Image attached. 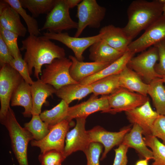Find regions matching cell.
I'll list each match as a JSON object with an SVG mask.
<instances>
[{
    "mask_svg": "<svg viewBox=\"0 0 165 165\" xmlns=\"http://www.w3.org/2000/svg\"><path fill=\"white\" fill-rule=\"evenodd\" d=\"M120 87L147 96L149 84L145 83L134 71L127 66L119 74Z\"/></svg>",
    "mask_w": 165,
    "mask_h": 165,
    "instance_id": "cb8c5ba5",
    "label": "cell"
},
{
    "mask_svg": "<svg viewBox=\"0 0 165 165\" xmlns=\"http://www.w3.org/2000/svg\"><path fill=\"white\" fill-rule=\"evenodd\" d=\"M86 118H76L75 126L67 133L63 153L66 158L72 153L78 151H81L84 152L91 143L87 131L85 129Z\"/></svg>",
    "mask_w": 165,
    "mask_h": 165,
    "instance_id": "4fadbf2b",
    "label": "cell"
},
{
    "mask_svg": "<svg viewBox=\"0 0 165 165\" xmlns=\"http://www.w3.org/2000/svg\"><path fill=\"white\" fill-rule=\"evenodd\" d=\"M143 138L153 153L154 161L151 165H165V145L152 135L145 136Z\"/></svg>",
    "mask_w": 165,
    "mask_h": 165,
    "instance_id": "d6a6232c",
    "label": "cell"
},
{
    "mask_svg": "<svg viewBox=\"0 0 165 165\" xmlns=\"http://www.w3.org/2000/svg\"><path fill=\"white\" fill-rule=\"evenodd\" d=\"M134 54L133 53L127 50L119 59L97 73L83 79L79 83L82 84H90L101 78L119 74L127 66L129 61Z\"/></svg>",
    "mask_w": 165,
    "mask_h": 165,
    "instance_id": "44dd1931",
    "label": "cell"
},
{
    "mask_svg": "<svg viewBox=\"0 0 165 165\" xmlns=\"http://www.w3.org/2000/svg\"><path fill=\"white\" fill-rule=\"evenodd\" d=\"M0 122L8 131L12 150L19 165H29L27 149L29 142L34 140L32 135L21 126L10 107L6 117Z\"/></svg>",
    "mask_w": 165,
    "mask_h": 165,
    "instance_id": "3957f363",
    "label": "cell"
},
{
    "mask_svg": "<svg viewBox=\"0 0 165 165\" xmlns=\"http://www.w3.org/2000/svg\"><path fill=\"white\" fill-rule=\"evenodd\" d=\"M93 94L109 95L120 87L119 74L109 76L98 80L90 84Z\"/></svg>",
    "mask_w": 165,
    "mask_h": 165,
    "instance_id": "83f0119b",
    "label": "cell"
},
{
    "mask_svg": "<svg viewBox=\"0 0 165 165\" xmlns=\"http://www.w3.org/2000/svg\"><path fill=\"white\" fill-rule=\"evenodd\" d=\"M108 95H102L98 98L93 95L87 101L79 104L69 107L66 119L71 122L74 119L87 118L89 115L96 112L110 113Z\"/></svg>",
    "mask_w": 165,
    "mask_h": 165,
    "instance_id": "5bb4252c",
    "label": "cell"
},
{
    "mask_svg": "<svg viewBox=\"0 0 165 165\" xmlns=\"http://www.w3.org/2000/svg\"><path fill=\"white\" fill-rule=\"evenodd\" d=\"M32 135L34 140L39 141L49 133L50 128L41 119L39 115H32L31 120L25 123L24 127Z\"/></svg>",
    "mask_w": 165,
    "mask_h": 165,
    "instance_id": "1f68e13d",
    "label": "cell"
},
{
    "mask_svg": "<svg viewBox=\"0 0 165 165\" xmlns=\"http://www.w3.org/2000/svg\"><path fill=\"white\" fill-rule=\"evenodd\" d=\"M148 161L146 159L138 160L136 163V165H148Z\"/></svg>",
    "mask_w": 165,
    "mask_h": 165,
    "instance_id": "7bdbcfd3",
    "label": "cell"
},
{
    "mask_svg": "<svg viewBox=\"0 0 165 165\" xmlns=\"http://www.w3.org/2000/svg\"><path fill=\"white\" fill-rule=\"evenodd\" d=\"M102 148L100 143H90L88 149L84 152L87 159L86 165H100L99 158Z\"/></svg>",
    "mask_w": 165,
    "mask_h": 165,
    "instance_id": "d590c367",
    "label": "cell"
},
{
    "mask_svg": "<svg viewBox=\"0 0 165 165\" xmlns=\"http://www.w3.org/2000/svg\"><path fill=\"white\" fill-rule=\"evenodd\" d=\"M162 78L155 79L149 84L148 94L152 99L156 112L165 116V86Z\"/></svg>",
    "mask_w": 165,
    "mask_h": 165,
    "instance_id": "4316f807",
    "label": "cell"
},
{
    "mask_svg": "<svg viewBox=\"0 0 165 165\" xmlns=\"http://www.w3.org/2000/svg\"><path fill=\"white\" fill-rule=\"evenodd\" d=\"M43 36L63 44L73 51L75 57L78 61H82L84 59V52L94 43L101 40V34L99 33L91 36L77 37L71 36L67 32L56 33L47 32L43 33Z\"/></svg>",
    "mask_w": 165,
    "mask_h": 165,
    "instance_id": "7c38bea8",
    "label": "cell"
},
{
    "mask_svg": "<svg viewBox=\"0 0 165 165\" xmlns=\"http://www.w3.org/2000/svg\"><path fill=\"white\" fill-rule=\"evenodd\" d=\"M82 1V0H65L69 9L73 8L76 6H77Z\"/></svg>",
    "mask_w": 165,
    "mask_h": 165,
    "instance_id": "b9f144b4",
    "label": "cell"
},
{
    "mask_svg": "<svg viewBox=\"0 0 165 165\" xmlns=\"http://www.w3.org/2000/svg\"><path fill=\"white\" fill-rule=\"evenodd\" d=\"M19 73L24 80L30 85L33 81L30 77L27 63L22 57L14 58L9 64Z\"/></svg>",
    "mask_w": 165,
    "mask_h": 165,
    "instance_id": "8d00e7d4",
    "label": "cell"
},
{
    "mask_svg": "<svg viewBox=\"0 0 165 165\" xmlns=\"http://www.w3.org/2000/svg\"><path fill=\"white\" fill-rule=\"evenodd\" d=\"M129 148L127 145L121 143L117 148L114 149L115 156L112 165H127V153Z\"/></svg>",
    "mask_w": 165,
    "mask_h": 165,
    "instance_id": "ab89813d",
    "label": "cell"
},
{
    "mask_svg": "<svg viewBox=\"0 0 165 165\" xmlns=\"http://www.w3.org/2000/svg\"><path fill=\"white\" fill-rule=\"evenodd\" d=\"M92 93L90 84L77 83L63 86L57 90L55 94L69 105L73 101L80 100Z\"/></svg>",
    "mask_w": 165,
    "mask_h": 165,
    "instance_id": "484cf974",
    "label": "cell"
},
{
    "mask_svg": "<svg viewBox=\"0 0 165 165\" xmlns=\"http://www.w3.org/2000/svg\"><path fill=\"white\" fill-rule=\"evenodd\" d=\"M163 4L159 0L132 1L127 10L128 21L122 30L131 41L163 15Z\"/></svg>",
    "mask_w": 165,
    "mask_h": 165,
    "instance_id": "7a4b0ae2",
    "label": "cell"
},
{
    "mask_svg": "<svg viewBox=\"0 0 165 165\" xmlns=\"http://www.w3.org/2000/svg\"><path fill=\"white\" fill-rule=\"evenodd\" d=\"M22 7L27 9L32 16L36 17L48 13L52 9L56 0H20Z\"/></svg>",
    "mask_w": 165,
    "mask_h": 165,
    "instance_id": "f546056e",
    "label": "cell"
},
{
    "mask_svg": "<svg viewBox=\"0 0 165 165\" xmlns=\"http://www.w3.org/2000/svg\"><path fill=\"white\" fill-rule=\"evenodd\" d=\"M127 118L133 124L138 125L142 129L145 136L151 135L154 123L159 114L152 108L149 101L132 110L125 112Z\"/></svg>",
    "mask_w": 165,
    "mask_h": 165,
    "instance_id": "2e32d148",
    "label": "cell"
},
{
    "mask_svg": "<svg viewBox=\"0 0 165 165\" xmlns=\"http://www.w3.org/2000/svg\"><path fill=\"white\" fill-rule=\"evenodd\" d=\"M89 58L92 62L111 64L121 57L125 52L112 47L101 39L89 49Z\"/></svg>",
    "mask_w": 165,
    "mask_h": 165,
    "instance_id": "ffe728a7",
    "label": "cell"
},
{
    "mask_svg": "<svg viewBox=\"0 0 165 165\" xmlns=\"http://www.w3.org/2000/svg\"><path fill=\"white\" fill-rule=\"evenodd\" d=\"M69 9L65 0H56L53 7L47 14L45 22L40 30L59 33L64 30L77 29L78 23L71 18Z\"/></svg>",
    "mask_w": 165,
    "mask_h": 165,
    "instance_id": "ba28073f",
    "label": "cell"
},
{
    "mask_svg": "<svg viewBox=\"0 0 165 165\" xmlns=\"http://www.w3.org/2000/svg\"><path fill=\"white\" fill-rule=\"evenodd\" d=\"M70 122L64 120L53 126L48 134L42 139L39 141L32 140L31 142V145L38 147L41 153L53 150L63 154L64 141L70 127Z\"/></svg>",
    "mask_w": 165,
    "mask_h": 165,
    "instance_id": "8fae6325",
    "label": "cell"
},
{
    "mask_svg": "<svg viewBox=\"0 0 165 165\" xmlns=\"http://www.w3.org/2000/svg\"><path fill=\"white\" fill-rule=\"evenodd\" d=\"M162 78L163 83H165V75L163 76Z\"/></svg>",
    "mask_w": 165,
    "mask_h": 165,
    "instance_id": "f6af8a7d",
    "label": "cell"
},
{
    "mask_svg": "<svg viewBox=\"0 0 165 165\" xmlns=\"http://www.w3.org/2000/svg\"><path fill=\"white\" fill-rule=\"evenodd\" d=\"M61 165V164H60V165Z\"/></svg>",
    "mask_w": 165,
    "mask_h": 165,
    "instance_id": "bcb514c9",
    "label": "cell"
},
{
    "mask_svg": "<svg viewBox=\"0 0 165 165\" xmlns=\"http://www.w3.org/2000/svg\"><path fill=\"white\" fill-rule=\"evenodd\" d=\"M68 58L72 62L69 70L70 74L73 79L79 83L85 78L97 73L110 64L95 62L80 61L71 55L69 56Z\"/></svg>",
    "mask_w": 165,
    "mask_h": 165,
    "instance_id": "d6986e66",
    "label": "cell"
},
{
    "mask_svg": "<svg viewBox=\"0 0 165 165\" xmlns=\"http://www.w3.org/2000/svg\"><path fill=\"white\" fill-rule=\"evenodd\" d=\"M78 27L74 37H79L87 27L98 28L104 18L106 9L96 0H83L77 6Z\"/></svg>",
    "mask_w": 165,
    "mask_h": 165,
    "instance_id": "277c9868",
    "label": "cell"
},
{
    "mask_svg": "<svg viewBox=\"0 0 165 165\" xmlns=\"http://www.w3.org/2000/svg\"><path fill=\"white\" fill-rule=\"evenodd\" d=\"M99 33L101 34V40L108 45L119 51L125 52L132 41L126 36L122 28L112 25L104 26Z\"/></svg>",
    "mask_w": 165,
    "mask_h": 165,
    "instance_id": "ac0fdd59",
    "label": "cell"
},
{
    "mask_svg": "<svg viewBox=\"0 0 165 165\" xmlns=\"http://www.w3.org/2000/svg\"><path fill=\"white\" fill-rule=\"evenodd\" d=\"M65 159L62 153L53 150L41 153L38 157L41 165L61 164Z\"/></svg>",
    "mask_w": 165,
    "mask_h": 165,
    "instance_id": "e575fe53",
    "label": "cell"
},
{
    "mask_svg": "<svg viewBox=\"0 0 165 165\" xmlns=\"http://www.w3.org/2000/svg\"><path fill=\"white\" fill-rule=\"evenodd\" d=\"M14 58L7 46L0 36V65L1 67L6 64H10Z\"/></svg>",
    "mask_w": 165,
    "mask_h": 165,
    "instance_id": "60d3db41",
    "label": "cell"
},
{
    "mask_svg": "<svg viewBox=\"0 0 165 165\" xmlns=\"http://www.w3.org/2000/svg\"><path fill=\"white\" fill-rule=\"evenodd\" d=\"M72 64L69 58L55 59L51 64L45 65L40 79L57 90L69 84L79 83L73 79L70 74Z\"/></svg>",
    "mask_w": 165,
    "mask_h": 165,
    "instance_id": "8992f818",
    "label": "cell"
},
{
    "mask_svg": "<svg viewBox=\"0 0 165 165\" xmlns=\"http://www.w3.org/2000/svg\"><path fill=\"white\" fill-rule=\"evenodd\" d=\"M0 36L14 58L22 57L18 46L17 40L19 36L17 34L0 26Z\"/></svg>",
    "mask_w": 165,
    "mask_h": 165,
    "instance_id": "836d02e7",
    "label": "cell"
},
{
    "mask_svg": "<svg viewBox=\"0 0 165 165\" xmlns=\"http://www.w3.org/2000/svg\"><path fill=\"white\" fill-rule=\"evenodd\" d=\"M163 41H165V16L163 15L145 29L140 37L130 42L127 50L135 54Z\"/></svg>",
    "mask_w": 165,
    "mask_h": 165,
    "instance_id": "30bf717a",
    "label": "cell"
},
{
    "mask_svg": "<svg viewBox=\"0 0 165 165\" xmlns=\"http://www.w3.org/2000/svg\"><path fill=\"white\" fill-rule=\"evenodd\" d=\"M20 15L4 0L0 1V26L19 36H25L27 30L21 22Z\"/></svg>",
    "mask_w": 165,
    "mask_h": 165,
    "instance_id": "e0dca14e",
    "label": "cell"
},
{
    "mask_svg": "<svg viewBox=\"0 0 165 165\" xmlns=\"http://www.w3.org/2000/svg\"><path fill=\"white\" fill-rule=\"evenodd\" d=\"M151 135L162 140L165 145V116H158L155 121L151 130Z\"/></svg>",
    "mask_w": 165,
    "mask_h": 165,
    "instance_id": "74e56055",
    "label": "cell"
},
{
    "mask_svg": "<svg viewBox=\"0 0 165 165\" xmlns=\"http://www.w3.org/2000/svg\"><path fill=\"white\" fill-rule=\"evenodd\" d=\"M31 90L32 100V115H39L42 105L46 102L47 98L55 94L57 90L39 79L31 85Z\"/></svg>",
    "mask_w": 165,
    "mask_h": 165,
    "instance_id": "7402d4cb",
    "label": "cell"
},
{
    "mask_svg": "<svg viewBox=\"0 0 165 165\" xmlns=\"http://www.w3.org/2000/svg\"><path fill=\"white\" fill-rule=\"evenodd\" d=\"M163 15L165 16V3L163 5Z\"/></svg>",
    "mask_w": 165,
    "mask_h": 165,
    "instance_id": "ee69618b",
    "label": "cell"
},
{
    "mask_svg": "<svg viewBox=\"0 0 165 165\" xmlns=\"http://www.w3.org/2000/svg\"><path fill=\"white\" fill-rule=\"evenodd\" d=\"M9 4L22 17L28 28L29 35L38 36L41 35L38 22L34 17L28 14L20 3V0H4Z\"/></svg>",
    "mask_w": 165,
    "mask_h": 165,
    "instance_id": "4dcf8cb0",
    "label": "cell"
},
{
    "mask_svg": "<svg viewBox=\"0 0 165 165\" xmlns=\"http://www.w3.org/2000/svg\"><path fill=\"white\" fill-rule=\"evenodd\" d=\"M143 131L138 125L133 124L132 128L125 136L122 143L134 149L145 159H153V153L146 145L142 137Z\"/></svg>",
    "mask_w": 165,
    "mask_h": 165,
    "instance_id": "603a6c76",
    "label": "cell"
},
{
    "mask_svg": "<svg viewBox=\"0 0 165 165\" xmlns=\"http://www.w3.org/2000/svg\"><path fill=\"white\" fill-rule=\"evenodd\" d=\"M12 106H21L24 108L22 114L24 117L32 116V100L31 85L23 80L13 93L11 99Z\"/></svg>",
    "mask_w": 165,
    "mask_h": 165,
    "instance_id": "d4e9b609",
    "label": "cell"
},
{
    "mask_svg": "<svg viewBox=\"0 0 165 165\" xmlns=\"http://www.w3.org/2000/svg\"><path fill=\"white\" fill-rule=\"evenodd\" d=\"M131 130L128 127L118 132L107 131L100 126L94 127L87 131L91 142L102 144L105 150L101 160L104 159L108 152L115 146L121 144L126 134Z\"/></svg>",
    "mask_w": 165,
    "mask_h": 165,
    "instance_id": "9a60e30c",
    "label": "cell"
},
{
    "mask_svg": "<svg viewBox=\"0 0 165 165\" xmlns=\"http://www.w3.org/2000/svg\"><path fill=\"white\" fill-rule=\"evenodd\" d=\"M158 60L157 48L153 46L136 57H132L127 66L135 72L145 83L148 84L156 78H162L155 69Z\"/></svg>",
    "mask_w": 165,
    "mask_h": 165,
    "instance_id": "52a82bcc",
    "label": "cell"
},
{
    "mask_svg": "<svg viewBox=\"0 0 165 165\" xmlns=\"http://www.w3.org/2000/svg\"><path fill=\"white\" fill-rule=\"evenodd\" d=\"M108 97L112 114L132 110L149 101L147 96L122 87L108 95Z\"/></svg>",
    "mask_w": 165,
    "mask_h": 165,
    "instance_id": "9c48e42d",
    "label": "cell"
},
{
    "mask_svg": "<svg viewBox=\"0 0 165 165\" xmlns=\"http://www.w3.org/2000/svg\"><path fill=\"white\" fill-rule=\"evenodd\" d=\"M21 51L25 50L24 59L31 75L34 69V76L39 79L43 65L51 64L56 59L65 57V52L62 47L56 45L43 36L29 35L22 41Z\"/></svg>",
    "mask_w": 165,
    "mask_h": 165,
    "instance_id": "6da1fadb",
    "label": "cell"
},
{
    "mask_svg": "<svg viewBox=\"0 0 165 165\" xmlns=\"http://www.w3.org/2000/svg\"><path fill=\"white\" fill-rule=\"evenodd\" d=\"M24 80L9 64L1 67L0 70V121L6 117L10 107L13 93Z\"/></svg>",
    "mask_w": 165,
    "mask_h": 165,
    "instance_id": "5b68a950",
    "label": "cell"
},
{
    "mask_svg": "<svg viewBox=\"0 0 165 165\" xmlns=\"http://www.w3.org/2000/svg\"><path fill=\"white\" fill-rule=\"evenodd\" d=\"M158 49L159 55L158 63L155 67L156 72L162 76L165 75V41L160 42L154 46Z\"/></svg>",
    "mask_w": 165,
    "mask_h": 165,
    "instance_id": "f35d334b",
    "label": "cell"
},
{
    "mask_svg": "<svg viewBox=\"0 0 165 165\" xmlns=\"http://www.w3.org/2000/svg\"><path fill=\"white\" fill-rule=\"evenodd\" d=\"M68 105L62 100L52 109L41 112L39 115L40 117L50 129L53 126L66 119L69 107Z\"/></svg>",
    "mask_w": 165,
    "mask_h": 165,
    "instance_id": "f1b7e54d",
    "label": "cell"
}]
</instances>
